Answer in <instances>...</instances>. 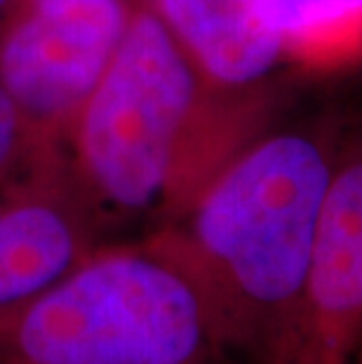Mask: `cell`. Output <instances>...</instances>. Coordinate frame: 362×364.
<instances>
[{"label":"cell","mask_w":362,"mask_h":364,"mask_svg":"<svg viewBox=\"0 0 362 364\" xmlns=\"http://www.w3.org/2000/svg\"><path fill=\"white\" fill-rule=\"evenodd\" d=\"M351 151L339 113L280 118L179 219L144 235L193 282L233 364H287L320 209Z\"/></svg>","instance_id":"cell-1"},{"label":"cell","mask_w":362,"mask_h":364,"mask_svg":"<svg viewBox=\"0 0 362 364\" xmlns=\"http://www.w3.org/2000/svg\"><path fill=\"white\" fill-rule=\"evenodd\" d=\"M284 108L287 87L280 82L254 92L212 85L149 3H139L61 156L99 226L144 221L153 233L179 219Z\"/></svg>","instance_id":"cell-2"},{"label":"cell","mask_w":362,"mask_h":364,"mask_svg":"<svg viewBox=\"0 0 362 364\" xmlns=\"http://www.w3.org/2000/svg\"><path fill=\"white\" fill-rule=\"evenodd\" d=\"M0 364H233L193 282L149 237L97 247L0 311Z\"/></svg>","instance_id":"cell-3"},{"label":"cell","mask_w":362,"mask_h":364,"mask_svg":"<svg viewBox=\"0 0 362 364\" xmlns=\"http://www.w3.org/2000/svg\"><path fill=\"white\" fill-rule=\"evenodd\" d=\"M127 0H17L0 21V87L43 153H61L125 36Z\"/></svg>","instance_id":"cell-4"},{"label":"cell","mask_w":362,"mask_h":364,"mask_svg":"<svg viewBox=\"0 0 362 364\" xmlns=\"http://www.w3.org/2000/svg\"><path fill=\"white\" fill-rule=\"evenodd\" d=\"M99 230L64 156L38 160L0 196V311L24 304L87 259Z\"/></svg>","instance_id":"cell-5"},{"label":"cell","mask_w":362,"mask_h":364,"mask_svg":"<svg viewBox=\"0 0 362 364\" xmlns=\"http://www.w3.org/2000/svg\"><path fill=\"white\" fill-rule=\"evenodd\" d=\"M362 341V149L332 176L287 364H353Z\"/></svg>","instance_id":"cell-6"},{"label":"cell","mask_w":362,"mask_h":364,"mask_svg":"<svg viewBox=\"0 0 362 364\" xmlns=\"http://www.w3.org/2000/svg\"><path fill=\"white\" fill-rule=\"evenodd\" d=\"M200 73L228 92L278 85L287 52L266 0H144Z\"/></svg>","instance_id":"cell-7"},{"label":"cell","mask_w":362,"mask_h":364,"mask_svg":"<svg viewBox=\"0 0 362 364\" xmlns=\"http://www.w3.org/2000/svg\"><path fill=\"white\" fill-rule=\"evenodd\" d=\"M287 52L304 66H336L362 57V0H266Z\"/></svg>","instance_id":"cell-8"},{"label":"cell","mask_w":362,"mask_h":364,"mask_svg":"<svg viewBox=\"0 0 362 364\" xmlns=\"http://www.w3.org/2000/svg\"><path fill=\"white\" fill-rule=\"evenodd\" d=\"M38 146L26 118L17 104L0 87V186H10L41 160Z\"/></svg>","instance_id":"cell-9"},{"label":"cell","mask_w":362,"mask_h":364,"mask_svg":"<svg viewBox=\"0 0 362 364\" xmlns=\"http://www.w3.org/2000/svg\"><path fill=\"white\" fill-rule=\"evenodd\" d=\"M14 5H17V0H0V21H3V17L12 10Z\"/></svg>","instance_id":"cell-10"},{"label":"cell","mask_w":362,"mask_h":364,"mask_svg":"<svg viewBox=\"0 0 362 364\" xmlns=\"http://www.w3.org/2000/svg\"><path fill=\"white\" fill-rule=\"evenodd\" d=\"M353 364H362V341H360V346H358L356 358H353Z\"/></svg>","instance_id":"cell-11"},{"label":"cell","mask_w":362,"mask_h":364,"mask_svg":"<svg viewBox=\"0 0 362 364\" xmlns=\"http://www.w3.org/2000/svg\"><path fill=\"white\" fill-rule=\"evenodd\" d=\"M127 3H132V5H139V3H144V0H127Z\"/></svg>","instance_id":"cell-12"}]
</instances>
